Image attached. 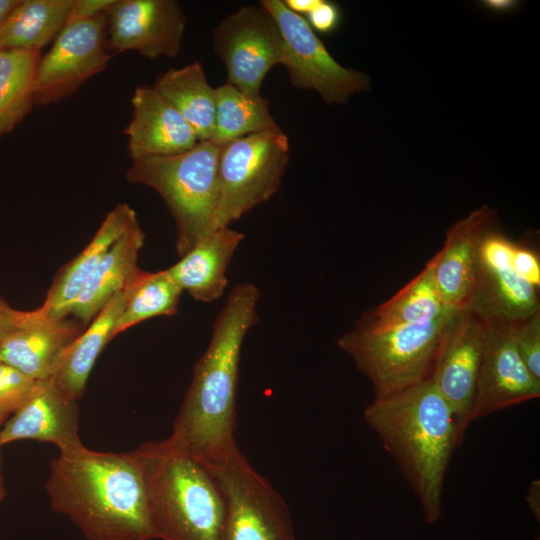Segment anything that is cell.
Masks as SVG:
<instances>
[{
  "label": "cell",
  "instance_id": "6da1fadb",
  "mask_svg": "<svg viewBox=\"0 0 540 540\" xmlns=\"http://www.w3.org/2000/svg\"><path fill=\"white\" fill-rule=\"evenodd\" d=\"M259 300L260 291L251 283L232 288L173 423L170 437L208 469L238 448L234 431L239 363L244 339L259 320Z\"/></svg>",
  "mask_w": 540,
  "mask_h": 540
},
{
  "label": "cell",
  "instance_id": "7a4b0ae2",
  "mask_svg": "<svg viewBox=\"0 0 540 540\" xmlns=\"http://www.w3.org/2000/svg\"><path fill=\"white\" fill-rule=\"evenodd\" d=\"M54 512L67 517L85 540H153L145 483L132 452L83 446L59 452L45 483Z\"/></svg>",
  "mask_w": 540,
  "mask_h": 540
},
{
  "label": "cell",
  "instance_id": "3957f363",
  "mask_svg": "<svg viewBox=\"0 0 540 540\" xmlns=\"http://www.w3.org/2000/svg\"><path fill=\"white\" fill-rule=\"evenodd\" d=\"M363 416L418 497L425 521L436 523L451 455L461 443L449 404L427 379L374 398Z\"/></svg>",
  "mask_w": 540,
  "mask_h": 540
},
{
  "label": "cell",
  "instance_id": "277c9868",
  "mask_svg": "<svg viewBox=\"0 0 540 540\" xmlns=\"http://www.w3.org/2000/svg\"><path fill=\"white\" fill-rule=\"evenodd\" d=\"M132 454L143 475L154 539L224 540V499L202 463L170 436Z\"/></svg>",
  "mask_w": 540,
  "mask_h": 540
},
{
  "label": "cell",
  "instance_id": "5b68a950",
  "mask_svg": "<svg viewBox=\"0 0 540 540\" xmlns=\"http://www.w3.org/2000/svg\"><path fill=\"white\" fill-rule=\"evenodd\" d=\"M221 143L198 141L184 152L132 161L126 179L154 189L165 201L177 231L181 257L214 229Z\"/></svg>",
  "mask_w": 540,
  "mask_h": 540
},
{
  "label": "cell",
  "instance_id": "8992f818",
  "mask_svg": "<svg viewBox=\"0 0 540 540\" xmlns=\"http://www.w3.org/2000/svg\"><path fill=\"white\" fill-rule=\"evenodd\" d=\"M456 310L387 328L360 320L337 344L370 380L374 398L383 397L430 378L444 330Z\"/></svg>",
  "mask_w": 540,
  "mask_h": 540
},
{
  "label": "cell",
  "instance_id": "52a82bcc",
  "mask_svg": "<svg viewBox=\"0 0 540 540\" xmlns=\"http://www.w3.org/2000/svg\"><path fill=\"white\" fill-rule=\"evenodd\" d=\"M289 162V140L281 130L221 143L214 226L230 227L279 190Z\"/></svg>",
  "mask_w": 540,
  "mask_h": 540
},
{
  "label": "cell",
  "instance_id": "ba28073f",
  "mask_svg": "<svg viewBox=\"0 0 540 540\" xmlns=\"http://www.w3.org/2000/svg\"><path fill=\"white\" fill-rule=\"evenodd\" d=\"M208 470L224 499V540H295L285 500L239 448Z\"/></svg>",
  "mask_w": 540,
  "mask_h": 540
},
{
  "label": "cell",
  "instance_id": "9c48e42d",
  "mask_svg": "<svg viewBox=\"0 0 540 540\" xmlns=\"http://www.w3.org/2000/svg\"><path fill=\"white\" fill-rule=\"evenodd\" d=\"M260 5L273 16L280 29L281 64L286 67L294 87L313 89L328 104L344 103L369 88V77L340 65L306 18L290 11L282 0H262Z\"/></svg>",
  "mask_w": 540,
  "mask_h": 540
},
{
  "label": "cell",
  "instance_id": "30bf717a",
  "mask_svg": "<svg viewBox=\"0 0 540 540\" xmlns=\"http://www.w3.org/2000/svg\"><path fill=\"white\" fill-rule=\"evenodd\" d=\"M111 57L106 12L66 25L49 52L39 59L33 82L34 106L70 97L84 82L105 70Z\"/></svg>",
  "mask_w": 540,
  "mask_h": 540
},
{
  "label": "cell",
  "instance_id": "8fae6325",
  "mask_svg": "<svg viewBox=\"0 0 540 540\" xmlns=\"http://www.w3.org/2000/svg\"><path fill=\"white\" fill-rule=\"evenodd\" d=\"M212 40L228 82L249 94H260L267 73L282 61L280 29L261 5L242 6L221 20L212 30Z\"/></svg>",
  "mask_w": 540,
  "mask_h": 540
},
{
  "label": "cell",
  "instance_id": "7c38bea8",
  "mask_svg": "<svg viewBox=\"0 0 540 540\" xmlns=\"http://www.w3.org/2000/svg\"><path fill=\"white\" fill-rule=\"evenodd\" d=\"M486 322L462 308L444 330L430 380L451 407L460 442L471 423V409L482 360Z\"/></svg>",
  "mask_w": 540,
  "mask_h": 540
},
{
  "label": "cell",
  "instance_id": "4fadbf2b",
  "mask_svg": "<svg viewBox=\"0 0 540 540\" xmlns=\"http://www.w3.org/2000/svg\"><path fill=\"white\" fill-rule=\"evenodd\" d=\"M511 244L494 226L482 240L476 283L465 309L485 321L513 322L540 310L538 288L511 264Z\"/></svg>",
  "mask_w": 540,
  "mask_h": 540
},
{
  "label": "cell",
  "instance_id": "5bb4252c",
  "mask_svg": "<svg viewBox=\"0 0 540 540\" xmlns=\"http://www.w3.org/2000/svg\"><path fill=\"white\" fill-rule=\"evenodd\" d=\"M106 16L111 54L132 50L153 60L181 51L186 15L175 0H115Z\"/></svg>",
  "mask_w": 540,
  "mask_h": 540
},
{
  "label": "cell",
  "instance_id": "9a60e30c",
  "mask_svg": "<svg viewBox=\"0 0 540 540\" xmlns=\"http://www.w3.org/2000/svg\"><path fill=\"white\" fill-rule=\"evenodd\" d=\"M471 409V422L540 396L536 380L515 347L510 322L488 320Z\"/></svg>",
  "mask_w": 540,
  "mask_h": 540
},
{
  "label": "cell",
  "instance_id": "2e32d148",
  "mask_svg": "<svg viewBox=\"0 0 540 540\" xmlns=\"http://www.w3.org/2000/svg\"><path fill=\"white\" fill-rule=\"evenodd\" d=\"M18 440L51 443L59 452L83 447L77 401L61 391L51 378L37 381L26 402L0 429L2 446Z\"/></svg>",
  "mask_w": 540,
  "mask_h": 540
},
{
  "label": "cell",
  "instance_id": "e0dca14e",
  "mask_svg": "<svg viewBox=\"0 0 540 540\" xmlns=\"http://www.w3.org/2000/svg\"><path fill=\"white\" fill-rule=\"evenodd\" d=\"M496 222V211L483 205L448 230L437 252L435 279L442 303L452 309L468 304L476 283L479 254L485 234Z\"/></svg>",
  "mask_w": 540,
  "mask_h": 540
},
{
  "label": "cell",
  "instance_id": "ac0fdd59",
  "mask_svg": "<svg viewBox=\"0 0 540 540\" xmlns=\"http://www.w3.org/2000/svg\"><path fill=\"white\" fill-rule=\"evenodd\" d=\"M80 333L70 316L50 317L38 307L0 343V361L36 381L49 379Z\"/></svg>",
  "mask_w": 540,
  "mask_h": 540
},
{
  "label": "cell",
  "instance_id": "d6986e66",
  "mask_svg": "<svg viewBox=\"0 0 540 540\" xmlns=\"http://www.w3.org/2000/svg\"><path fill=\"white\" fill-rule=\"evenodd\" d=\"M131 104L132 117L124 133L132 161L178 154L197 144L192 127L153 86H138Z\"/></svg>",
  "mask_w": 540,
  "mask_h": 540
},
{
  "label": "cell",
  "instance_id": "ffe728a7",
  "mask_svg": "<svg viewBox=\"0 0 540 540\" xmlns=\"http://www.w3.org/2000/svg\"><path fill=\"white\" fill-rule=\"evenodd\" d=\"M243 239L244 234L231 227L216 228L165 270L182 292L196 301L213 302L227 287V268Z\"/></svg>",
  "mask_w": 540,
  "mask_h": 540
},
{
  "label": "cell",
  "instance_id": "44dd1931",
  "mask_svg": "<svg viewBox=\"0 0 540 540\" xmlns=\"http://www.w3.org/2000/svg\"><path fill=\"white\" fill-rule=\"evenodd\" d=\"M136 223L135 211L128 204L115 206L86 247L58 271L40 310L50 317H67L84 283L107 251Z\"/></svg>",
  "mask_w": 540,
  "mask_h": 540
},
{
  "label": "cell",
  "instance_id": "7402d4cb",
  "mask_svg": "<svg viewBox=\"0 0 540 540\" xmlns=\"http://www.w3.org/2000/svg\"><path fill=\"white\" fill-rule=\"evenodd\" d=\"M145 235L136 223L107 251L72 303L68 316L87 326L106 303L140 270L137 265Z\"/></svg>",
  "mask_w": 540,
  "mask_h": 540
},
{
  "label": "cell",
  "instance_id": "603a6c76",
  "mask_svg": "<svg viewBox=\"0 0 540 540\" xmlns=\"http://www.w3.org/2000/svg\"><path fill=\"white\" fill-rule=\"evenodd\" d=\"M125 302L124 290L116 293L66 349L51 379L67 396L78 401L88 377L105 346Z\"/></svg>",
  "mask_w": 540,
  "mask_h": 540
},
{
  "label": "cell",
  "instance_id": "cb8c5ba5",
  "mask_svg": "<svg viewBox=\"0 0 540 540\" xmlns=\"http://www.w3.org/2000/svg\"><path fill=\"white\" fill-rule=\"evenodd\" d=\"M153 88L178 110L198 141L213 140L216 94L200 62L167 70L156 78Z\"/></svg>",
  "mask_w": 540,
  "mask_h": 540
},
{
  "label": "cell",
  "instance_id": "d4e9b609",
  "mask_svg": "<svg viewBox=\"0 0 540 540\" xmlns=\"http://www.w3.org/2000/svg\"><path fill=\"white\" fill-rule=\"evenodd\" d=\"M436 263L437 254L400 291L361 320L374 327L387 328L435 319L451 310L442 303L439 294Z\"/></svg>",
  "mask_w": 540,
  "mask_h": 540
},
{
  "label": "cell",
  "instance_id": "484cf974",
  "mask_svg": "<svg viewBox=\"0 0 540 540\" xmlns=\"http://www.w3.org/2000/svg\"><path fill=\"white\" fill-rule=\"evenodd\" d=\"M74 0H21L0 29V50H38L66 25Z\"/></svg>",
  "mask_w": 540,
  "mask_h": 540
},
{
  "label": "cell",
  "instance_id": "4316f807",
  "mask_svg": "<svg viewBox=\"0 0 540 540\" xmlns=\"http://www.w3.org/2000/svg\"><path fill=\"white\" fill-rule=\"evenodd\" d=\"M213 141L225 143L280 127L272 117L269 102L261 94L246 93L229 82L215 88Z\"/></svg>",
  "mask_w": 540,
  "mask_h": 540
},
{
  "label": "cell",
  "instance_id": "83f0119b",
  "mask_svg": "<svg viewBox=\"0 0 540 540\" xmlns=\"http://www.w3.org/2000/svg\"><path fill=\"white\" fill-rule=\"evenodd\" d=\"M123 290L125 302L113 337L148 319L176 315L183 293L165 269L157 272L140 269Z\"/></svg>",
  "mask_w": 540,
  "mask_h": 540
},
{
  "label": "cell",
  "instance_id": "f1b7e54d",
  "mask_svg": "<svg viewBox=\"0 0 540 540\" xmlns=\"http://www.w3.org/2000/svg\"><path fill=\"white\" fill-rule=\"evenodd\" d=\"M41 51L0 50V139L32 110L33 82Z\"/></svg>",
  "mask_w": 540,
  "mask_h": 540
},
{
  "label": "cell",
  "instance_id": "f546056e",
  "mask_svg": "<svg viewBox=\"0 0 540 540\" xmlns=\"http://www.w3.org/2000/svg\"><path fill=\"white\" fill-rule=\"evenodd\" d=\"M517 352L532 376L540 381V310L510 322Z\"/></svg>",
  "mask_w": 540,
  "mask_h": 540
},
{
  "label": "cell",
  "instance_id": "4dcf8cb0",
  "mask_svg": "<svg viewBox=\"0 0 540 540\" xmlns=\"http://www.w3.org/2000/svg\"><path fill=\"white\" fill-rule=\"evenodd\" d=\"M37 381L0 361V418L16 412L32 394Z\"/></svg>",
  "mask_w": 540,
  "mask_h": 540
},
{
  "label": "cell",
  "instance_id": "1f68e13d",
  "mask_svg": "<svg viewBox=\"0 0 540 540\" xmlns=\"http://www.w3.org/2000/svg\"><path fill=\"white\" fill-rule=\"evenodd\" d=\"M510 261L517 273L539 289L540 262L534 251L512 242L510 248Z\"/></svg>",
  "mask_w": 540,
  "mask_h": 540
},
{
  "label": "cell",
  "instance_id": "d6a6232c",
  "mask_svg": "<svg viewBox=\"0 0 540 540\" xmlns=\"http://www.w3.org/2000/svg\"><path fill=\"white\" fill-rule=\"evenodd\" d=\"M307 22L313 30L321 33L334 31L340 22L338 7L329 1L319 0L307 14Z\"/></svg>",
  "mask_w": 540,
  "mask_h": 540
},
{
  "label": "cell",
  "instance_id": "836d02e7",
  "mask_svg": "<svg viewBox=\"0 0 540 540\" xmlns=\"http://www.w3.org/2000/svg\"><path fill=\"white\" fill-rule=\"evenodd\" d=\"M114 1L115 0H74L67 16L66 25L86 21L105 13Z\"/></svg>",
  "mask_w": 540,
  "mask_h": 540
},
{
  "label": "cell",
  "instance_id": "e575fe53",
  "mask_svg": "<svg viewBox=\"0 0 540 540\" xmlns=\"http://www.w3.org/2000/svg\"><path fill=\"white\" fill-rule=\"evenodd\" d=\"M29 311H20L9 306L0 297V343L28 317Z\"/></svg>",
  "mask_w": 540,
  "mask_h": 540
},
{
  "label": "cell",
  "instance_id": "d590c367",
  "mask_svg": "<svg viewBox=\"0 0 540 540\" xmlns=\"http://www.w3.org/2000/svg\"><path fill=\"white\" fill-rule=\"evenodd\" d=\"M526 501L536 519H540V481L533 480L528 487Z\"/></svg>",
  "mask_w": 540,
  "mask_h": 540
},
{
  "label": "cell",
  "instance_id": "8d00e7d4",
  "mask_svg": "<svg viewBox=\"0 0 540 540\" xmlns=\"http://www.w3.org/2000/svg\"><path fill=\"white\" fill-rule=\"evenodd\" d=\"M319 0H285L283 1L286 7L302 16V14H308L318 3Z\"/></svg>",
  "mask_w": 540,
  "mask_h": 540
},
{
  "label": "cell",
  "instance_id": "74e56055",
  "mask_svg": "<svg viewBox=\"0 0 540 540\" xmlns=\"http://www.w3.org/2000/svg\"><path fill=\"white\" fill-rule=\"evenodd\" d=\"M21 0H0V29Z\"/></svg>",
  "mask_w": 540,
  "mask_h": 540
},
{
  "label": "cell",
  "instance_id": "f35d334b",
  "mask_svg": "<svg viewBox=\"0 0 540 540\" xmlns=\"http://www.w3.org/2000/svg\"><path fill=\"white\" fill-rule=\"evenodd\" d=\"M485 5L494 11H507L512 9L518 2L513 0H487Z\"/></svg>",
  "mask_w": 540,
  "mask_h": 540
},
{
  "label": "cell",
  "instance_id": "ab89813d",
  "mask_svg": "<svg viewBox=\"0 0 540 540\" xmlns=\"http://www.w3.org/2000/svg\"><path fill=\"white\" fill-rule=\"evenodd\" d=\"M6 495V489L4 485V479L2 473H0V501L4 499Z\"/></svg>",
  "mask_w": 540,
  "mask_h": 540
},
{
  "label": "cell",
  "instance_id": "60d3db41",
  "mask_svg": "<svg viewBox=\"0 0 540 540\" xmlns=\"http://www.w3.org/2000/svg\"><path fill=\"white\" fill-rule=\"evenodd\" d=\"M5 420L3 418H0V426L3 424ZM1 447H2V444L0 442V473H1V467H2V453H1Z\"/></svg>",
  "mask_w": 540,
  "mask_h": 540
},
{
  "label": "cell",
  "instance_id": "b9f144b4",
  "mask_svg": "<svg viewBox=\"0 0 540 540\" xmlns=\"http://www.w3.org/2000/svg\"><path fill=\"white\" fill-rule=\"evenodd\" d=\"M535 540H539V537H537Z\"/></svg>",
  "mask_w": 540,
  "mask_h": 540
}]
</instances>
